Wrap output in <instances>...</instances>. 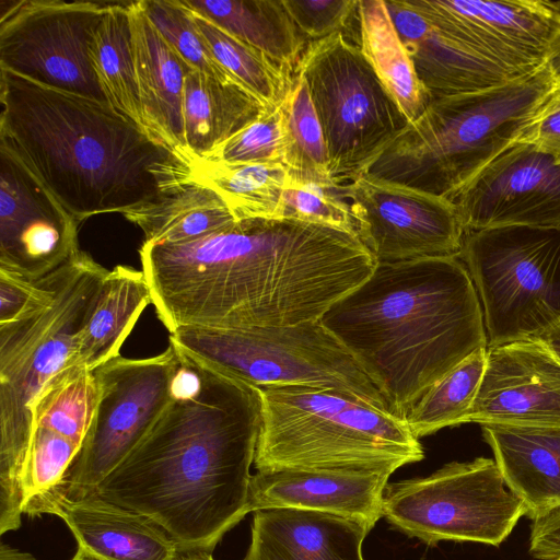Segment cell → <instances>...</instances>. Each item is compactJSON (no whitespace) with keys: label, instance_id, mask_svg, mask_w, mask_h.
Segmentation results:
<instances>
[{"label":"cell","instance_id":"cell-1","mask_svg":"<svg viewBox=\"0 0 560 560\" xmlns=\"http://www.w3.org/2000/svg\"><path fill=\"white\" fill-rule=\"evenodd\" d=\"M142 271L170 334L318 320L377 261L358 235L290 219H244L179 244L147 243Z\"/></svg>","mask_w":560,"mask_h":560},{"label":"cell","instance_id":"cell-2","mask_svg":"<svg viewBox=\"0 0 560 560\" xmlns=\"http://www.w3.org/2000/svg\"><path fill=\"white\" fill-rule=\"evenodd\" d=\"M176 349L170 404L86 494L151 518L183 553H212L250 512L261 399L257 387Z\"/></svg>","mask_w":560,"mask_h":560},{"label":"cell","instance_id":"cell-3","mask_svg":"<svg viewBox=\"0 0 560 560\" xmlns=\"http://www.w3.org/2000/svg\"><path fill=\"white\" fill-rule=\"evenodd\" d=\"M0 145L79 222L124 214L195 177V161L109 104L0 69Z\"/></svg>","mask_w":560,"mask_h":560},{"label":"cell","instance_id":"cell-4","mask_svg":"<svg viewBox=\"0 0 560 560\" xmlns=\"http://www.w3.org/2000/svg\"><path fill=\"white\" fill-rule=\"evenodd\" d=\"M404 419L424 393L488 337L459 257L378 262L320 318Z\"/></svg>","mask_w":560,"mask_h":560},{"label":"cell","instance_id":"cell-5","mask_svg":"<svg viewBox=\"0 0 560 560\" xmlns=\"http://www.w3.org/2000/svg\"><path fill=\"white\" fill-rule=\"evenodd\" d=\"M108 269L79 250L57 268L50 299L0 324V533L24 513L22 477L33 432V409L45 386L79 364L78 340Z\"/></svg>","mask_w":560,"mask_h":560},{"label":"cell","instance_id":"cell-6","mask_svg":"<svg viewBox=\"0 0 560 560\" xmlns=\"http://www.w3.org/2000/svg\"><path fill=\"white\" fill-rule=\"evenodd\" d=\"M555 83L545 65L492 88L433 98L363 173L454 200L515 142Z\"/></svg>","mask_w":560,"mask_h":560},{"label":"cell","instance_id":"cell-7","mask_svg":"<svg viewBox=\"0 0 560 560\" xmlns=\"http://www.w3.org/2000/svg\"><path fill=\"white\" fill-rule=\"evenodd\" d=\"M261 422L254 466L273 469H373L394 472L424 453L406 421L347 393L258 388Z\"/></svg>","mask_w":560,"mask_h":560},{"label":"cell","instance_id":"cell-8","mask_svg":"<svg viewBox=\"0 0 560 560\" xmlns=\"http://www.w3.org/2000/svg\"><path fill=\"white\" fill-rule=\"evenodd\" d=\"M170 342L257 388L335 389L390 412L377 385L320 319L242 330L182 327Z\"/></svg>","mask_w":560,"mask_h":560},{"label":"cell","instance_id":"cell-9","mask_svg":"<svg viewBox=\"0 0 560 560\" xmlns=\"http://www.w3.org/2000/svg\"><path fill=\"white\" fill-rule=\"evenodd\" d=\"M459 258L481 303L488 348L537 340L560 325V226L468 232Z\"/></svg>","mask_w":560,"mask_h":560},{"label":"cell","instance_id":"cell-10","mask_svg":"<svg viewBox=\"0 0 560 560\" xmlns=\"http://www.w3.org/2000/svg\"><path fill=\"white\" fill-rule=\"evenodd\" d=\"M296 71L306 81L336 184L365 172L408 125L359 45L342 32L308 43Z\"/></svg>","mask_w":560,"mask_h":560},{"label":"cell","instance_id":"cell-11","mask_svg":"<svg viewBox=\"0 0 560 560\" xmlns=\"http://www.w3.org/2000/svg\"><path fill=\"white\" fill-rule=\"evenodd\" d=\"M524 515V503L488 457L453 462L428 477L388 482L384 491L383 517L428 545L454 540L499 547Z\"/></svg>","mask_w":560,"mask_h":560},{"label":"cell","instance_id":"cell-12","mask_svg":"<svg viewBox=\"0 0 560 560\" xmlns=\"http://www.w3.org/2000/svg\"><path fill=\"white\" fill-rule=\"evenodd\" d=\"M177 350L117 357L93 370L101 388L92 424L61 485L70 495L95 489L140 443L172 399Z\"/></svg>","mask_w":560,"mask_h":560},{"label":"cell","instance_id":"cell-13","mask_svg":"<svg viewBox=\"0 0 560 560\" xmlns=\"http://www.w3.org/2000/svg\"><path fill=\"white\" fill-rule=\"evenodd\" d=\"M109 2L0 0V69L106 102L90 45Z\"/></svg>","mask_w":560,"mask_h":560},{"label":"cell","instance_id":"cell-14","mask_svg":"<svg viewBox=\"0 0 560 560\" xmlns=\"http://www.w3.org/2000/svg\"><path fill=\"white\" fill-rule=\"evenodd\" d=\"M342 194L377 264L459 257L465 231L453 200L368 173L343 184Z\"/></svg>","mask_w":560,"mask_h":560},{"label":"cell","instance_id":"cell-15","mask_svg":"<svg viewBox=\"0 0 560 560\" xmlns=\"http://www.w3.org/2000/svg\"><path fill=\"white\" fill-rule=\"evenodd\" d=\"M432 25L516 78L546 63L560 24V2L413 0Z\"/></svg>","mask_w":560,"mask_h":560},{"label":"cell","instance_id":"cell-16","mask_svg":"<svg viewBox=\"0 0 560 560\" xmlns=\"http://www.w3.org/2000/svg\"><path fill=\"white\" fill-rule=\"evenodd\" d=\"M79 221L0 145V269L36 281L79 248Z\"/></svg>","mask_w":560,"mask_h":560},{"label":"cell","instance_id":"cell-17","mask_svg":"<svg viewBox=\"0 0 560 560\" xmlns=\"http://www.w3.org/2000/svg\"><path fill=\"white\" fill-rule=\"evenodd\" d=\"M465 234L509 225L560 226V164L513 143L454 198Z\"/></svg>","mask_w":560,"mask_h":560},{"label":"cell","instance_id":"cell-18","mask_svg":"<svg viewBox=\"0 0 560 560\" xmlns=\"http://www.w3.org/2000/svg\"><path fill=\"white\" fill-rule=\"evenodd\" d=\"M469 422L560 428V361L539 340L487 348Z\"/></svg>","mask_w":560,"mask_h":560},{"label":"cell","instance_id":"cell-19","mask_svg":"<svg viewBox=\"0 0 560 560\" xmlns=\"http://www.w3.org/2000/svg\"><path fill=\"white\" fill-rule=\"evenodd\" d=\"M24 513L60 517L78 548L100 560H180L183 556L151 518L94 494L70 495L57 486L30 499Z\"/></svg>","mask_w":560,"mask_h":560},{"label":"cell","instance_id":"cell-20","mask_svg":"<svg viewBox=\"0 0 560 560\" xmlns=\"http://www.w3.org/2000/svg\"><path fill=\"white\" fill-rule=\"evenodd\" d=\"M393 472L373 469H273L252 476L250 512L287 508L330 513L372 529L383 517Z\"/></svg>","mask_w":560,"mask_h":560},{"label":"cell","instance_id":"cell-21","mask_svg":"<svg viewBox=\"0 0 560 560\" xmlns=\"http://www.w3.org/2000/svg\"><path fill=\"white\" fill-rule=\"evenodd\" d=\"M386 7L430 98L479 91L516 77L441 32L408 0Z\"/></svg>","mask_w":560,"mask_h":560},{"label":"cell","instance_id":"cell-22","mask_svg":"<svg viewBox=\"0 0 560 560\" xmlns=\"http://www.w3.org/2000/svg\"><path fill=\"white\" fill-rule=\"evenodd\" d=\"M370 528L343 516L287 508L254 512L244 560H364Z\"/></svg>","mask_w":560,"mask_h":560},{"label":"cell","instance_id":"cell-23","mask_svg":"<svg viewBox=\"0 0 560 560\" xmlns=\"http://www.w3.org/2000/svg\"><path fill=\"white\" fill-rule=\"evenodd\" d=\"M129 13L143 127L160 142L189 156L183 100L186 77L195 68L155 28L140 0L130 1Z\"/></svg>","mask_w":560,"mask_h":560},{"label":"cell","instance_id":"cell-24","mask_svg":"<svg viewBox=\"0 0 560 560\" xmlns=\"http://www.w3.org/2000/svg\"><path fill=\"white\" fill-rule=\"evenodd\" d=\"M510 491L526 516L540 517L560 508V428L480 424Z\"/></svg>","mask_w":560,"mask_h":560},{"label":"cell","instance_id":"cell-25","mask_svg":"<svg viewBox=\"0 0 560 560\" xmlns=\"http://www.w3.org/2000/svg\"><path fill=\"white\" fill-rule=\"evenodd\" d=\"M266 110L269 108L235 81L194 69L186 77L183 100L188 155L195 162L208 159Z\"/></svg>","mask_w":560,"mask_h":560},{"label":"cell","instance_id":"cell-26","mask_svg":"<svg viewBox=\"0 0 560 560\" xmlns=\"http://www.w3.org/2000/svg\"><path fill=\"white\" fill-rule=\"evenodd\" d=\"M124 217L142 230L144 243L158 244L190 242L237 221L220 194L196 177Z\"/></svg>","mask_w":560,"mask_h":560},{"label":"cell","instance_id":"cell-27","mask_svg":"<svg viewBox=\"0 0 560 560\" xmlns=\"http://www.w3.org/2000/svg\"><path fill=\"white\" fill-rule=\"evenodd\" d=\"M191 11L295 74L308 43L282 0H182Z\"/></svg>","mask_w":560,"mask_h":560},{"label":"cell","instance_id":"cell-28","mask_svg":"<svg viewBox=\"0 0 560 560\" xmlns=\"http://www.w3.org/2000/svg\"><path fill=\"white\" fill-rule=\"evenodd\" d=\"M149 304L151 290L143 271L121 265L109 270L79 336V364L93 371L119 357L122 343Z\"/></svg>","mask_w":560,"mask_h":560},{"label":"cell","instance_id":"cell-29","mask_svg":"<svg viewBox=\"0 0 560 560\" xmlns=\"http://www.w3.org/2000/svg\"><path fill=\"white\" fill-rule=\"evenodd\" d=\"M359 47L408 124L422 115L429 94L420 82L384 0L358 1Z\"/></svg>","mask_w":560,"mask_h":560},{"label":"cell","instance_id":"cell-30","mask_svg":"<svg viewBox=\"0 0 560 560\" xmlns=\"http://www.w3.org/2000/svg\"><path fill=\"white\" fill-rule=\"evenodd\" d=\"M129 4L130 1L109 2L93 35L89 56L107 104L144 129Z\"/></svg>","mask_w":560,"mask_h":560},{"label":"cell","instance_id":"cell-31","mask_svg":"<svg viewBox=\"0 0 560 560\" xmlns=\"http://www.w3.org/2000/svg\"><path fill=\"white\" fill-rule=\"evenodd\" d=\"M195 177L224 199L236 220L281 219L289 172L282 163L195 162Z\"/></svg>","mask_w":560,"mask_h":560},{"label":"cell","instance_id":"cell-32","mask_svg":"<svg viewBox=\"0 0 560 560\" xmlns=\"http://www.w3.org/2000/svg\"><path fill=\"white\" fill-rule=\"evenodd\" d=\"M191 12L214 59L228 75L258 98L267 108L278 107L284 100L294 74L280 68L262 52L228 33L207 18Z\"/></svg>","mask_w":560,"mask_h":560},{"label":"cell","instance_id":"cell-33","mask_svg":"<svg viewBox=\"0 0 560 560\" xmlns=\"http://www.w3.org/2000/svg\"><path fill=\"white\" fill-rule=\"evenodd\" d=\"M486 363L487 348H481L424 393L405 418L418 440L443 428L469 422Z\"/></svg>","mask_w":560,"mask_h":560},{"label":"cell","instance_id":"cell-34","mask_svg":"<svg viewBox=\"0 0 560 560\" xmlns=\"http://www.w3.org/2000/svg\"><path fill=\"white\" fill-rule=\"evenodd\" d=\"M101 388L83 364H73L52 378L33 409V428L40 427L83 444L100 400Z\"/></svg>","mask_w":560,"mask_h":560},{"label":"cell","instance_id":"cell-35","mask_svg":"<svg viewBox=\"0 0 560 560\" xmlns=\"http://www.w3.org/2000/svg\"><path fill=\"white\" fill-rule=\"evenodd\" d=\"M284 127L282 164L294 178L334 183L323 129L304 77L296 71L281 103Z\"/></svg>","mask_w":560,"mask_h":560},{"label":"cell","instance_id":"cell-36","mask_svg":"<svg viewBox=\"0 0 560 560\" xmlns=\"http://www.w3.org/2000/svg\"><path fill=\"white\" fill-rule=\"evenodd\" d=\"M149 20L170 45L196 70L232 80L214 59L192 12L182 0H140Z\"/></svg>","mask_w":560,"mask_h":560},{"label":"cell","instance_id":"cell-37","mask_svg":"<svg viewBox=\"0 0 560 560\" xmlns=\"http://www.w3.org/2000/svg\"><path fill=\"white\" fill-rule=\"evenodd\" d=\"M281 219L322 224L358 235V224L342 185L291 177L287 183Z\"/></svg>","mask_w":560,"mask_h":560},{"label":"cell","instance_id":"cell-38","mask_svg":"<svg viewBox=\"0 0 560 560\" xmlns=\"http://www.w3.org/2000/svg\"><path fill=\"white\" fill-rule=\"evenodd\" d=\"M81 446L51 430L33 428L22 477L24 505L33 497L61 485Z\"/></svg>","mask_w":560,"mask_h":560},{"label":"cell","instance_id":"cell-39","mask_svg":"<svg viewBox=\"0 0 560 560\" xmlns=\"http://www.w3.org/2000/svg\"><path fill=\"white\" fill-rule=\"evenodd\" d=\"M284 127L281 104L266 110L252 124L222 144L208 159L225 164L282 163Z\"/></svg>","mask_w":560,"mask_h":560},{"label":"cell","instance_id":"cell-40","mask_svg":"<svg viewBox=\"0 0 560 560\" xmlns=\"http://www.w3.org/2000/svg\"><path fill=\"white\" fill-rule=\"evenodd\" d=\"M307 43L345 33L358 10L353 0H282Z\"/></svg>","mask_w":560,"mask_h":560},{"label":"cell","instance_id":"cell-41","mask_svg":"<svg viewBox=\"0 0 560 560\" xmlns=\"http://www.w3.org/2000/svg\"><path fill=\"white\" fill-rule=\"evenodd\" d=\"M54 271L30 281L0 269V324L14 322L47 302L54 291Z\"/></svg>","mask_w":560,"mask_h":560},{"label":"cell","instance_id":"cell-42","mask_svg":"<svg viewBox=\"0 0 560 560\" xmlns=\"http://www.w3.org/2000/svg\"><path fill=\"white\" fill-rule=\"evenodd\" d=\"M527 143L550 155L560 164V84L542 100L532 119L514 143Z\"/></svg>","mask_w":560,"mask_h":560},{"label":"cell","instance_id":"cell-43","mask_svg":"<svg viewBox=\"0 0 560 560\" xmlns=\"http://www.w3.org/2000/svg\"><path fill=\"white\" fill-rule=\"evenodd\" d=\"M529 553L539 560L560 559V508L532 520Z\"/></svg>","mask_w":560,"mask_h":560},{"label":"cell","instance_id":"cell-44","mask_svg":"<svg viewBox=\"0 0 560 560\" xmlns=\"http://www.w3.org/2000/svg\"><path fill=\"white\" fill-rule=\"evenodd\" d=\"M545 65L556 83L560 84V24L551 40Z\"/></svg>","mask_w":560,"mask_h":560},{"label":"cell","instance_id":"cell-45","mask_svg":"<svg viewBox=\"0 0 560 560\" xmlns=\"http://www.w3.org/2000/svg\"><path fill=\"white\" fill-rule=\"evenodd\" d=\"M537 340L542 342L550 352L560 361V325L546 331Z\"/></svg>","mask_w":560,"mask_h":560},{"label":"cell","instance_id":"cell-46","mask_svg":"<svg viewBox=\"0 0 560 560\" xmlns=\"http://www.w3.org/2000/svg\"><path fill=\"white\" fill-rule=\"evenodd\" d=\"M0 560H37L31 553L22 552L7 544H1Z\"/></svg>","mask_w":560,"mask_h":560},{"label":"cell","instance_id":"cell-47","mask_svg":"<svg viewBox=\"0 0 560 560\" xmlns=\"http://www.w3.org/2000/svg\"><path fill=\"white\" fill-rule=\"evenodd\" d=\"M180 560H214L211 552L208 551H194L183 553Z\"/></svg>","mask_w":560,"mask_h":560},{"label":"cell","instance_id":"cell-48","mask_svg":"<svg viewBox=\"0 0 560 560\" xmlns=\"http://www.w3.org/2000/svg\"><path fill=\"white\" fill-rule=\"evenodd\" d=\"M71 560H100V559L91 556L90 553L85 552L81 548H78L74 557Z\"/></svg>","mask_w":560,"mask_h":560},{"label":"cell","instance_id":"cell-49","mask_svg":"<svg viewBox=\"0 0 560 560\" xmlns=\"http://www.w3.org/2000/svg\"><path fill=\"white\" fill-rule=\"evenodd\" d=\"M557 560H560V559H557Z\"/></svg>","mask_w":560,"mask_h":560}]
</instances>
